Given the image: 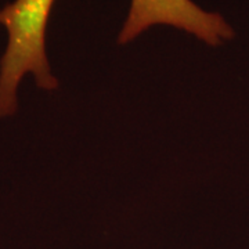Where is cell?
Segmentation results:
<instances>
[{
  "label": "cell",
  "instance_id": "obj_1",
  "mask_svg": "<svg viewBox=\"0 0 249 249\" xmlns=\"http://www.w3.org/2000/svg\"><path fill=\"white\" fill-rule=\"evenodd\" d=\"M54 1L13 0L0 9V27L7 32L0 58V118L16 114L18 86L28 73L40 89L58 88L46 53V29Z\"/></svg>",
  "mask_w": 249,
  "mask_h": 249
},
{
  "label": "cell",
  "instance_id": "obj_2",
  "mask_svg": "<svg viewBox=\"0 0 249 249\" xmlns=\"http://www.w3.org/2000/svg\"><path fill=\"white\" fill-rule=\"evenodd\" d=\"M154 25H169L217 47L235 32L219 13L201 9L193 0H132L118 43L127 45Z\"/></svg>",
  "mask_w": 249,
  "mask_h": 249
}]
</instances>
